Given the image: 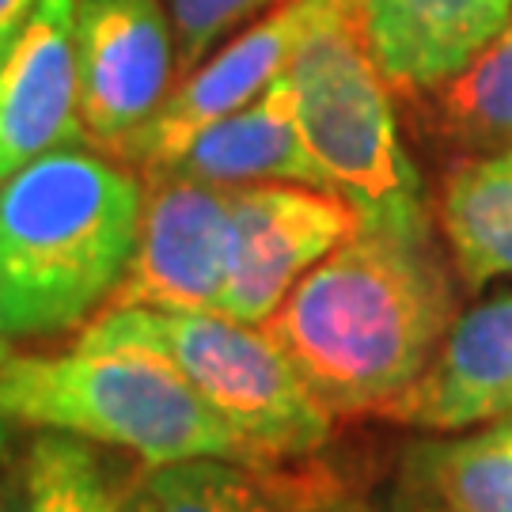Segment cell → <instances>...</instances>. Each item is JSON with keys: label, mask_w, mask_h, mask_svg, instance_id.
I'll return each mask as SVG.
<instances>
[{"label": "cell", "mask_w": 512, "mask_h": 512, "mask_svg": "<svg viewBox=\"0 0 512 512\" xmlns=\"http://www.w3.org/2000/svg\"><path fill=\"white\" fill-rule=\"evenodd\" d=\"M380 73L403 95L448 84L512 19V0H357Z\"/></svg>", "instance_id": "12"}, {"label": "cell", "mask_w": 512, "mask_h": 512, "mask_svg": "<svg viewBox=\"0 0 512 512\" xmlns=\"http://www.w3.org/2000/svg\"><path fill=\"white\" fill-rule=\"evenodd\" d=\"M175 23L179 46V80L190 76L205 57L217 50L228 35L243 31L247 23L266 16L285 0H164Z\"/></svg>", "instance_id": "19"}, {"label": "cell", "mask_w": 512, "mask_h": 512, "mask_svg": "<svg viewBox=\"0 0 512 512\" xmlns=\"http://www.w3.org/2000/svg\"><path fill=\"white\" fill-rule=\"evenodd\" d=\"M145 490L160 512H277L255 471L224 459L148 467Z\"/></svg>", "instance_id": "18"}, {"label": "cell", "mask_w": 512, "mask_h": 512, "mask_svg": "<svg viewBox=\"0 0 512 512\" xmlns=\"http://www.w3.org/2000/svg\"><path fill=\"white\" fill-rule=\"evenodd\" d=\"M296 122L330 186L365 220H429L391 107V84L368 50L357 4L330 16L285 69Z\"/></svg>", "instance_id": "5"}, {"label": "cell", "mask_w": 512, "mask_h": 512, "mask_svg": "<svg viewBox=\"0 0 512 512\" xmlns=\"http://www.w3.org/2000/svg\"><path fill=\"white\" fill-rule=\"evenodd\" d=\"M12 357V338H8V330H4V319H0V365Z\"/></svg>", "instance_id": "23"}, {"label": "cell", "mask_w": 512, "mask_h": 512, "mask_svg": "<svg viewBox=\"0 0 512 512\" xmlns=\"http://www.w3.org/2000/svg\"><path fill=\"white\" fill-rule=\"evenodd\" d=\"M164 171L217 186L300 183L334 190L300 133L289 76L274 80L255 103L205 126Z\"/></svg>", "instance_id": "13"}, {"label": "cell", "mask_w": 512, "mask_h": 512, "mask_svg": "<svg viewBox=\"0 0 512 512\" xmlns=\"http://www.w3.org/2000/svg\"><path fill=\"white\" fill-rule=\"evenodd\" d=\"M145 175L69 145L0 183V319L12 342L84 330L137 251Z\"/></svg>", "instance_id": "2"}, {"label": "cell", "mask_w": 512, "mask_h": 512, "mask_svg": "<svg viewBox=\"0 0 512 512\" xmlns=\"http://www.w3.org/2000/svg\"><path fill=\"white\" fill-rule=\"evenodd\" d=\"M505 421H509V425H512V418H505Z\"/></svg>", "instance_id": "26"}, {"label": "cell", "mask_w": 512, "mask_h": 512, "mask_svg": "<svg viewBox=\"0 0 512 512\" xmlns=\"http://www.w3.org/2000/svg\"><path fill=\"white\" fill-rule=\"evenodd\" d=\"M4 437H8V418L0 414V452H4Z\"/></svg>", "instance_id": "24"}, {"label": "cell", "mask_w": 512, "mask_h": 512, "mask_svg": "<svg viewBox=\"0 0 512 512\" xmlns=\"http://www.w3.org/2000/svg\"><path fill=\"white\" fill-rule=\"evenodd\" d=\"M0 414L122 448L148 467L190 459H224L251 471L270 467L164 353L148 346H73L8 357L0 365Z\"/></svg>", "instance_id": "3"}, {"label": "cell", "mask_w": 512, "mask_h": 512, "mask_svg": "<svg viewBox=\"0 0 512 512\" xmlns=\"http://www.w3.org/2000/svg\"><path fill=\"white\" fill-rule=\"evenodd\" d=\"M73 42L88 141L114 152L175 92L171 12L164 0H73Z\"/></svg>", "instance_id": "8"}, {"label": "cell", "mask_w": 512, "mask_h": 512, "mask_svg": "<svg viewBox=\"0 0 512 512\" xmlns=\"http://www.w3.org/2000/svg\"><path fill=\"white\" fill-rule=\"evenodd\" d=\"M429 95V129L467 152H501L512 145V19L482 54Z\"/></svg>", "instance_id": "16"}, {"label": "cell", "mask_w": 512, "mask_h": 512, "mask_svg": "<svg viewBox=\"0 0 512 512\" xmlns=\"http://www.w3.org/2000/svg\"><path fill=\"white\" fill-rule=\"evenodd\" d=\"M69 145H92L80 118L73 0H38L0 65V183Z\"/></svg>", "instance_id": "10"}, {"label": "cell", "mask_w": 512, "mask_h": 512, "mask_svg": "<svg viewBox=\"0 0 512 512\" xmlns=\"http://www.w3.org/2000/svg\"><path fill=\"white\" fill-rule=\"evenodd\" d=\"M399 512H437V509H429V505H414V509H399Z\"/></svg>", "instance_id": "25"}, {"label": "cell", "mask_w": 512, "mask_h": 512, "mask_svg": "<svg viewBox=\"0 0 512 512\" xmlns=\"http://www.w3.org/2000/svg\"><path fill=\"white\" fill-rule=\"evenodd\" d=\"M353 4L357 0H285L270 8L217 46L194 73L183 76L164 107L110 156L137 167L141 175L164 171L205 126L255 103L274 80L285 76L311 31Z\"/></svg>", "instance_id": "7"}, {"label": "cell", "mask_w": 512, "mask_h": 512, "mask_svg": "<svg viewBox=\"0 0 512 512\" xmlns=\"http://www.w3.org/2000/svg\"><path fill=\"white\" fill-rule=\"evenodd\" d=\"M440 228L467 289L512 277V145L467 156L448 171Z\"/></svg>", "instance_id": "14"}, {"label": "cell", "mask_w": 512, "mask_h": 512, "mask_svg": "<svg viewBox=\"0 0 512 512\" xmlns=\"http://www.w3.org/2000/svg\"><path fill=\"white\" fill-rule=\"evenodd\" d=\"M456 323L433 220H365L296 281L266 330L334 418L380 414Z\"/></svg>", "instance_id": "1"}, {"label": "cell", "mask_w": 512, "mask_h": 512, "mask_svg": "<svg viewBox=\"0 0 512 512\" xmlns=\"http://www.w3.org/2000/svg\"><path fill=\"white\" fill-rule=\"evenodd\" d=\"M38 0H0V65L12 54L19 35L27 31V23L35 16Z\"/></svg>", "instance_id": "20"}, {"label": "cell", "mask_w": 512, "mask_h": 512, "mask_svg": "<svg viewBox=\"0 0 512 512\" xmlns=\"http://www.w3.org/2000/svg\"><path fill=\"white\" fill-rule=\"evenodd\" d=\"M23 512H114L107 475L88 440L42 429L23 459Z\"/></svg>", "instance_id": "17"}, {"label": "cell", "mask_w": 512, "mask_h": 512, "mask_svg": "<svg viewBox=\"0 0 512 512\" xmlns=\"http://www.w3.org/2000/svg\"><path fill=\"white\" fill-rule=\"evenodd\" d=\"M232 186L145 175V213L137 251L107 308L220 311L228 285Z\"/></svg>", "instance_id": "9"}, {"label": "cell", "mask_w": 512, "mask_h": 512, "mask_svg": "<svg viewBox=\"0 0 512 512\" xmlns=\"http://www.w3.org/2000/svg\"><path fill=\"white\" fill-rule=\"evenodd\" d=\"M76 346H148L164 353L266 463L311 456L334 433V414L270 330L232 315L103 308L80 330Z\"/></svg>", "instance_id": "4"}, {"label": "cell", "mask_w": 512, "mask_h": 512, "mask_svg": "<svg viewBox=\"0 0 512 512\" xmlns=\"http://www.w3.org/2000/svg\"><path fill=\"white\" fill-rule=\"evenodd\" d=\"M114 512H160V509H156V501H152V494H148L145 486H137L126 497H118Z\"/></svg>", "instance_id": "21"}, {"label": "cell", "mask_w": 512, "mask_h": 512, "mask_svg": "<svg viewBox=\"0 0 512 512\" xmlns=\"http://www.w3.org/2000/svg\"><path fill=\"white\" fill-rule=\"evenodd\" d=\"M425 433H459L512 418V293L459 315L429 368L384 410Z\"/></svg>", "instance_id": "11"}, {"label": "cell", "mask_w": 512, "mask_h": 512, "mask_svg": "<svg viewBox=\"0 0 512 512\" xmlns=\"http://www.w3.org/2000/svg\"><path fill=\"white\" fill-rule=\"evenodd\" d=\"M361 209L338 190L300 183L232 186L224 308L239 323L266 327L296 281L361 232Z\"/></svg>", "instance_id": "6"}, {"label": "cell", "mask_w": 512, "mask_h": 512, "mask_svg": "<svg viewBox=\"0 0 512 512\" xmlns=\"http://www.w3.org/2000/svg\"><path fill=\"white\" fill-rule=\"evenodd\" d=\"M406 490L437 512H512V425L414 444Z\"/></svg>", "instance_id": "15"}, {"label": "cell", "mask_w": 512, "mask_h": 512, "mask_svg": "<svg viewBox=\"0 0 512 512\" xmlns=\"http://www.w3.org/2000/svg\"><path fill=\"white\" fill-rule=\"evenodd\" d=\"M0 512H23V490L19 486L0 494Z\"/></svg>", "instance_id": "22"}]
</instances>
